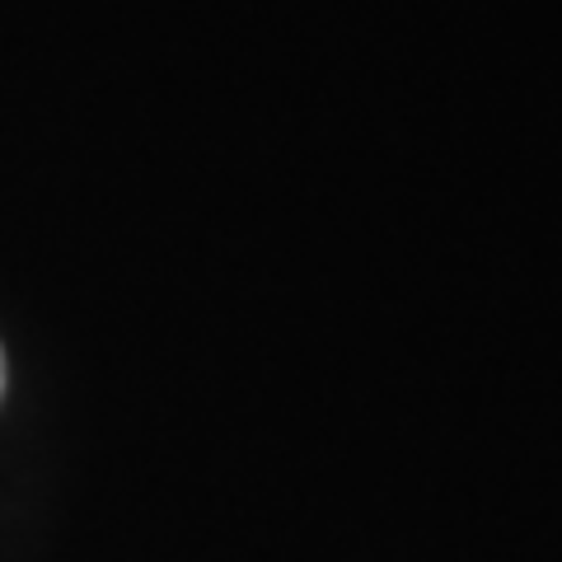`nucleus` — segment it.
I'll list each match as a JSON object with an SVG mask.
<instances>
[{"instance_id":"f257e3e1","label":"nucleus","mask_w":562,"mask_h":562,"mask_svg":"<svg viewBox=\"0 0 562 562\" xmlns=\"http://www.w3.org/2000/svg\"><path fill=\"white\" fill-rule=\"evenodd\" d=\"M0 390H5V357H0Z\"/></svg>"}]
</instances>
